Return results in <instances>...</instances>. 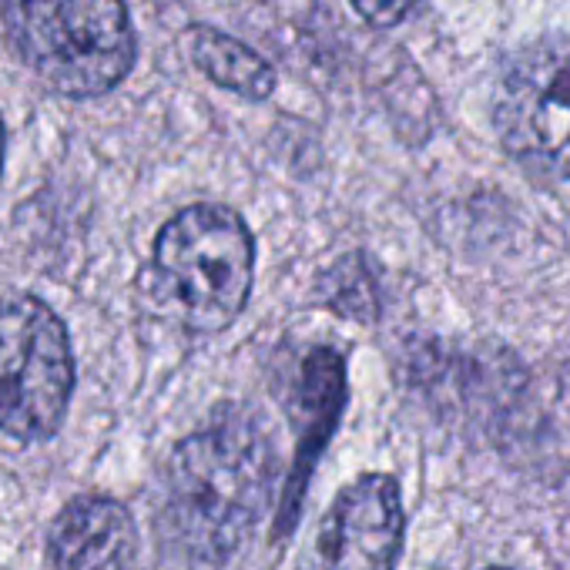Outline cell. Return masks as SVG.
Masks as SVG:
<instances>
[{"label": "cell", "instance_id": "obj_7", "mask_svg": "<svg viewBox=\"0 0 570 570\" xmlns=\"http://www.w3.org/2000/svg\"><path fill=\"white\" fill-rule=\"evenodd\" d=\"M55 570H135L138 530L125 503L111 497H75L48 533Z\"/></svg>", "mask_w": 570, "mask_h": 570}, {"label": "cell", "instance_id": "obj_2", "mask_svg": "<svg viewBox=\"0 0 570 570\" xmlns=\"http://www.w3.org/2000/svg\"><path fill=\"white\" fill-rule=\"evenodd\" d=\"M0 21L28 71L65 98L108 95L138 58L121 0H0Z\"/></svg>", "mask_w": 570, "mask_h": 570}, {"label": "cell", "instance_id": "obj_12", "mask_svg": "<svg viewBox=\"0 0 570 570\" xmlns=\"http://www.w3.org/2000/svg\"><path fill=\"white\" fill-rule=\"evenodd\" d=\"M0 171H4V121H0Z\"/></svg>", "mask_w": 570, "mask_h": 570}, {"label": "cell", "instance_id": "obj_11", "mask_svg": "<svg viewBox=\"0 0 570 570\" xmlns=\"http://www.w3.org/2000/svg\"><path fill=\"white\" fill-rule=\"evenodd\" d=\"M420 0H353V8L360 11V18H366L373 28H396L403 24Z\"/></svg>", "mask_w": 570, "mask_h": 570}, {"label": "cell", "instance_id": "obj_6", "mask_svg": "<svg viewBox=\"0 0 570 570\" xmlns=\"http://www.w3.org/2000/svg\"><path fill=\"white\" fill-rule=\"evenodd\" d=\"M400 483L386 473H366L340 490L299 570H393L403 550Z\"/></svg>", "mask_w": 570, "mask_h": 570}, {"label": "cell", "instance_id": "obj_5", "mask_svg": "<svg viewBox=\"0 0 570 570\" xmlns=\"http://www.w3.org/2000/svg\"><path fill=\"white\" fill-rule=\"evenodd\" d=\"M497 131L520 161L570 178V38L513 61L497 91Z\"/></svg>", "mask_w": 570, "mask_h": 570}, {"label": "cell", "instance_id": "obj_9", "mask_svg": "<svg viewBox=\"0 0 570 570\" xmlns=\"http://www.w3.org/2000/svg\"><path fill=\"white\" fill-rule=\"evenodd\" d=\"M188 55L195 68L218 88L248 98V101H265L275 91V71L272 65L235 41L232 35H222L215 28H191L188 31Z\"/></svg>", "mask_w": 570, "mask_h": 570}, {"label": "cell", "instance_id": "obj_1", "mask_svg": "<svg viewBox=\"0 0 570 570\" xmlns=\"http://www.w3.org/2000/svg\"><path fill=\"white\" fill-rule=\"evenodd\" d=\"M165 480L168 523L181 547L222 563L268 517L278 450L255 416L232 410L175 446Z\"/></svg>", "mask_w": 570, "mask_h": 570}, {"label": "cell", "instance_id": "obj_10", "mask_svg": "<svg viewBox=\"0 0 570 570\" xmlns=\"http://www.w3.org/2000/svg\"><path fill=\"white\" fill-rule=\"evenodd\" d=\"M330 278L336 282V293H333L330 306H336L343 316H356V320L376 316V293H373V282L366 272H360V268L346 272V262H343L330 272Z\"/></svg>", "mask_w": 570, "mask_h": 570}, {"label": "cell", "instance_id": "obj_4", "mask_svg": "<svg viewBox=\"0 0 570 570\" xmlns=\"http://www.w3.org/2000/svg\"><path fill=\"white\" fill-rule=\"evenodd\" d=\"M75 353L65 323L35 296H0V433L51 440L71 403Z\"/></svg>", "mask_w": 570, "mask_h": 570}, {"label": "cell", "instance_id": "obj_13", "mask_svg": "<svg viewBox=\"0 0 570 570\" xmlns=\"http://www.w3.org/2000/svg\"><path fill=\"white\" fill-rule=\"evenodd\" d=\"M490 570H507V567H490Z\"/></svg>", "mask_w": 570, "mask_h": 570}, {"label": "cell", "instance_id": "obj_8", "mask_svg": "<svg viewBox=\"0 0 570 570\" xmlns=\"http://www.w3.org/2000/svg\"><path fill=\"white\" fill-rule=\"evenodd\" d=\"M303 440L296 450V463L289 470L275 517V540H285L293 533V523L299 517L309 476L316 470V460L323 456L343 406H346V363L336 350H313V356L303 366Z\"/></svg>", "mask_w": 570, "mask_h": 570}, {"label": "cell", "instance_id": "obj_3", "mask_svg": "<svg viewBox=\"0 0 570 570\" xmlns=\"http://www.w3.org/2000/svg\"><path fill=\"white\" fill-rule=\"evenodd\" d=\"M155 268L191 330H228L252 296V232L225 205H191L158 232Z\"/></svg>", "mask_w": 570, "mask_h": 570}]
</instances>
